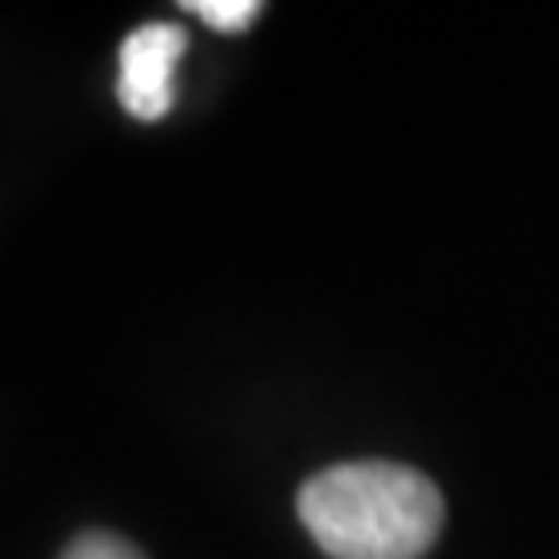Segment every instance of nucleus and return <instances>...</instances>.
Listing matches in <instances>:
<instances>
[{
	"label": "nucleus",
	"mask_w": 559,
	"mask_h": 559,
	"mask_svg": "<svg viewBox=\"0 0 559 559\" xmlns=\"http://www.w3.org/2000/svg\"><path fill=\"white\" fill-rule=\"evenodd\" d=\"M187 50L179 21H150L120 41L117 100L138 120H162L175 104V67Z\"/></svg>",
	"instance_id": "nucleus-2"
},
{
	"label": "nucleus",
	"mask_w": 559,
	"mask_h": 559,
	"mask_svg": "<svg viewBox=\"0 0 559 559\" xmlns=\"http://www.w3.org/2000/svg\"><path fill=\"white\" fill-rule=\"evenodd\" d=\"M62 559H145V556L129 539L112 535V531H87L80 539H71Z\"/></svg>",
	"instance_id": "nucleus-4"
},
{
	"label": "nucleus",
	"mask_w": 559,
	"mask_h": 559,
	"mask_svg": "<svg viewBox=\"0 0 559 559\" xmlns=\"http://www.w3.org/2000/svg\"><path fill=\"white\" fill-rule=\"evenodd\" d=\"M299 519L332 559H419L440 535L443 498L406 464L357 460L302 485Z\"/></svg>",
	"instance_id": "nucleus-1"
},
{
	"label": "nucleus",
	"mask_w": 559,
	"mask_h": 559,
	"mask_svg": "<svg viewBox=\"0 0 559 559\" xmlns=\"http://www.w3.org/2000/svg\"><path fill=\"white\" fill-rule=\"evenodd\" d=\"M187 13L203 17L212 29L240 34V29H249V25L258 21L261 4L258 0H191V4H187Z\"/></svg>",
	"instance_id": "nucleus-3"
}]
</instances>
